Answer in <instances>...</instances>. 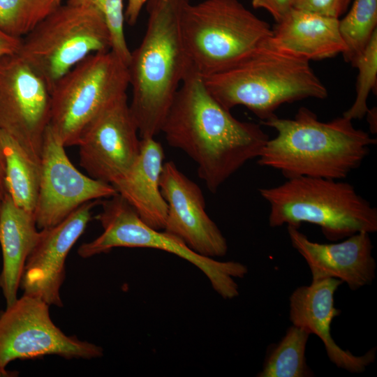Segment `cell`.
Returning <instances> with one entry per match:
<instances>
[{
  "instance_id": "cell-2",
  "label": "cell",
  "mask_w": 377,
  "mask_h": 377,
  "mask_svg": "<svg viewBox=\"0 0 377 377\" xmlns=\"http://www.w3.org/2000/svg\"><path fill=\"white\" fill-rule=\"evenodd\" d=\"M188 0H148L144 37L127 65L129 108L140 138L161 133L181 84L193 68L182 29Z\"/></svg>"
},
{
  "instance_id": "cell-22",
  "label": "cell",
  "mask_w": 377,
  "mask_h": 377,
  "mask_svg": "<svg viewBox=\"0 0 377 377\" xmlns=\"http://www.w3.org/2000/svg\"><path fill=\"white\" fill-rule=\"evenodd\" d=\"M310 334L292 325L269 354L259 377H309L313 375L308 367L305 351Z\"/></svg>"
},
{
  "instance_id": "cell-30",
  "label": "cell",
  "mask_w": 377,
  "mask_h": 377,
  "mask_svg": "<svg viewBox=\"0 0 377 377\" xmlns=\"http://www.w3.org/2000/svg\"><path fill=\"white\" fill-rule=\"evenodd\" d=\"M147 1L148 0H128L124 17L125 21L130 26H134L136 24L140 11Z\"/></svg>"
},
{
  "instance_id": "cell-24",
  "label": "cell",
  "mask_w": 377,
  "mask_h": 377,
  "mask_svg": "<svg viewBox=\"0 0 377 377\" xmlns=\"http://www.w3.org/2000/svg\"><path fill=\"white\" fill-rule=\"evenodd\" d=\"M60 4V0H0V27L22 38Z\"/></svg>"
},
{
  "instance_id": "cell-25",
  "label": "cell",
  "mask_w": 377,
  "mask_h": 377,
  "mask_svg": "<svg viewBox=\"0 0 377 377\" xmlns=\"http://www.w3.org/2000/svg\"><path fill=\"white\" fill-rule=\"evenodd\" d=\"M358 69L356 96L351 107L343 116L350 120L362 119L369 110L367 99L377 82V31L362 53L351 64Z\"/></svg>"
},
{
  "instance_id": "cell-10",
  "label": "cell",
  "mask_w": 377,
  "mask_h": 377,
  "mask_svg": "<svg viewBox=\"0 0 377 377\" xmlns=\"http://www.w3.org/2000/svg\"><path fill=\"white\" fill-rule=\"evenodd\" d=\"M45 355L90 360L103 349L66 334L52 320L49 304L23 294L0 315V376H10L6 367L15 360Z\"/></svg>"
},
{
  "instance_id": "cell-6",
  "label": "cell",
  "mask_w": 377,
  "mask_h": 377,
  "mask_svg": "<svg viewBox=\"0 0 377 377\" xmlns=\"http://www.w3.org/2000/svg\"><path fill=\"white\" fill-rule=\"evenodd\" d=\"M182 29L193 66L202 77L243 61L272 35L269 24L238 0L188 2Z\"/></svg>"
},
{
  "instance_id": "cell-13",
  "label": "cell",
  "mask_w": 377,
  "mask_h": 377,
  "mask_svg": "<svg viewBox=\"0 0 377 377\" xmlns=\"http://www.w3.org/2000/svg\"><path fill=\"white\" fill-rule=\"evenodd\" d=\"M140 145L125 94L102 110L82 132L77 144L80 165L89 177L112 184L132 168Z\"/></svg>"
},
{
  "instance_id": "cell-21",
  "label": "cell",
  "mask_w": 377,
  "mask_h": 377,
  "mask_svg": "<svg viewBox=\"0 0 377 377\" xmlns=\"http://www.w3.org/2000/svg\"><path fill=\"white\" fill-rule=\"evenodd\" d=\"M3 133L7 193L20 208L34 213L38 195L41 164L13 138Z\"/></svg>"
},
{
  "instance_id": "cell-11",
  "label": "cell",
  "mask_w": 377,
  "mask_h": 377,
  "mask_svg": "<svg viewBox=\"0 0 377 377\" xmlns=\"http://www.w3.org/2000/svg\"><path fill=\"white\" fill-rule=\"evenodd\" d=\"M50 116L44 79L17 53L0 59V129L38 162Z\"/></svg>"
},
{
  "instance_id": "cell-17",
  "label": "cell",
  "mask_w": 377,
  "mask_h": 377,
  "mask_svg": "<svg viewBox=\"0 0 377 377\" xmlns=\"http://www.w3.org/2000/svg\"><path fill=\"white\" fill-rule=\"evenodd\" d=\"M343 282L335 278L313 280L296 288L290 296L289 318L293 325L316 334L324 344L330 360L337 367L362 373L374 362L376 348L361 356L338 346L331 335V323L341 311L334 306V295Z\"/></svg>"
},
{
  "instance_id": "cell-28",
  "label": "cell",
  "mask_w": 377,
  "mask_h": 377,
  "mask_svg": "<svg viewBox=\"0 0 377 377\" xmlns=\"http://www.w3.org/2000/svg\"><path fill=\"white\" fill-rule=\"evenodd\" d=\"M252 6L255 8L267 10L276 22L293 8L292 0H252Z\"/></svg>"
},
{
  "instance_id": "cell-20",
  "label": "cell",
  "mask_w": 377,
  "mask_h": 377,
  "mask_svg": "<svg viewBox=\"0 0 377 377\" xmlns=\"http://www.w3.org/2000/svg\"><path fill=\"white\" fill-rule=\"evenodd\" d=\"M37 228L34 213L17 206L6 193L0 205V288L6 306L17 299L27 259L39 237Z\"/></svg>"
},
{
  "instance_id": "cell-32",
  "label": "cell",
  "mask_w": 377,
  "mask_h": 377,
  "mask_svg": "<svg viewBox=\"0 0 377 377\" xmlns=\"http://www.w3.org/2000/svg\"><path fill=\"white\" fill-rule=\"evenodd\" d=\"M366 115H367L368 123L369 124L371 131L372 133H376V109H369Z\"/></svg>"
},
{
  "instance_id": "cell-14",
  "label": "cell",
  "mask_w": 377,
  "mask_h": 377,
  "mask_svg": "<svg viewBox=\"0 0 377 377\" xmlns=\"http://www.w3.org/2000/svg\"><path fill=\"white\" fill-rule=\"evenodd\" d=\"M160 188L168 205L164 231L199 255L212 258L225 256L226 239L207 214L200 188L172 161L163 163Z\"/></svg>"
},
{
  "instance_id": "cell-15",
  "label": "cell",
  "mask_w": 377,
  "mask_h": 377,
  "mask_svg": "<svg viewBox=\"0 0 377 377\" xmlns=\"http://www.w3.org/2000/svg\"><path fill=\"white\" fill-rule=\"evenodd\" d=\"M97 200L87 202L61 223L41 229L29 255L20 281L23 294L47 304L63 306L60 290L66 276V260L84 232Z\"/></svg>"
},
{
  "instance_id": "cell-8",
  "label": "cell",
  "mask_w": 377,
  "mask_h": 377,
  "mask_svg": "<svg viewBox=\"0 0 377 377\" xmlns=\"http://www.w3.org/2000/svg\"><path fill=\"white\" fill-rule=\"evenodd\" d=\"M104 200L101 202L102 210L96 216L103 232L80 246L77 253L81 258H90L116 247L158 249L176 255L197 267L223 298L232 299L239 295L236 279L246 275V265L235 261H219L196 253L177 237L146 224L119 193Z\"/></svg>"
},
{
  "instance_id": "cell-23",
  "label": "cell",
  "mask_w": 377,
  "mask_h": 377,
  "mask_svg": "<svg viewBox=\"0 0 377 377\" xmlns=\"http://www.w3.org/2000/svg\"><path fill=\"white\" fill-rule=\"evenodd\" d=\"M339 27L346 45L343 59L352 64L377 31V0H354L347 14L339 20Z\"/></svg>"
},
{
  "instance_id": "cell-27",
  "label": "cell",
  "mask_w": 377,
  "mask_h": 377,
  "mask_svg": "<svg viewBox=\"0 0 377 377\" xmlns=\"http://www.w3.org/2000/svg\"><path fill=\"white\" fill-rule=\"evenodd\" d=\"M352 0H292V7L337 18L345 13Z\"/></svg>"
},
{
  "instance_id": "cell-4",
  "label": "cell",
  "mask_w": 377,
  "mask_h": 377,
  "mask_svg": "<svg viewBox=\"0 0 377 377\" xmlns=\"http://www.w3.org/2000/svg\"><path fill=\"white\" fill-rule=\"evenodd\" d=\"M203 78L209 91L225 108L244 106L261 121L276 116L283 104L328 96L309 61L267 43L239 64Z\"/></svg>"
},
{
  "instance_id": "cell-1",
  "label": "cell",
  "mask_w": 377,
  "mask_h": 377,
  "mask_svg": "<svg viewBox=\"0 0 377 377\" xmlns=\"http://www.w3.org/2000/svg\"><path fill=\"white\" fill-rule=\"evenodd\" d=\"M161 132L170 146L196 163L199 177L212 193L258 158L269 140L258 124L236 119L220 104L194 68L178 89Z\"/></svg>"
},
{
  "instance_id": "cell-5",
  "label": "cell",
  "mask_w": 377,
  "mask_h": 377,
  "mask_svg": "<svg viewBox=\"0 0 377 377\" xmlns=\"http://www.w3.org/2000/svg\"><path fill=\"white\" fill-rule=\"evenodd\" d=\"M259 193L269 205L268 222L272 228L286 224L299 228L309 223L318 226L330 241L377 231L376 208L348 182L298 177L261 188Z\"/></svg>"
},
{
  "instance_id": "cell-19",
  "label": "cell",
  "mask_w": 377,
  "mask_h": 377,
  "mask_svg": "<svg viewBox=\"0 0 377 377\" xmlns=\"http://www.w3.org/2000/svg\"><path fill=\"white\" fill-rule=\"evenodd\" d=\"M163 159L160 142L154 138H140L135 162L126 175L112 184L146 224L159 230L164 229L168 212L160 188Z\"/></svg>"
},
{
  "instance_id": "cell-31",
  "label": "cell",
  "mask_w": 377,
  "mask_h": 377,
  "mask_svg": "<svg viewBox=\"0 0 377 377\" xmlns=\"http://www.w3.org/2000/svg\"><path fill=\"white\" fill-rule=\"evenodd\" d=\"M6 160L3 149V133L0 129V205L6 194L5 184Z\"/></svg>"
},
{
  "instance_id": "cell-33",
  "label": "cell",
  "mask_w": 377,
  "mask_h": 377,
  "mask_svg": "<svg viewBox=\"0 0 377 377\" xmlns=\"http://www.w3.org/2000/svg\"><path fill=\"white\" fill-rule=\"evenodd\" d=\"M61 1V0H60Z\"/></svg>"
},
{
  "instance_id": "cell-29",
  "label": "cell",
  "mask_w": 377,
  "mask_h": 377,
  "mask_svg": "<svg viewBox=\"0 0 377 377\" xmlns=\"http://www.w3.org/2000/svg\"><path fill=\"white\" fill-rule=\"evenodd\" d=\"M22 38L12 36L0 27V59L18 52Z\"/></svg>"
},
{
  "instance_id": "cell-7",
  "label": "cell",
  "mask_w": 377,
  "mask_h": 377,
  "mask_svg": "<svg viewBox=\"0 0 377 377\" xmlns=\"http://www.w3.org/2000/svg\"><path fill=\"white\" fill-rule=\"evenodd\" d=\"M111 50L105 21L94 7L60 4L22 38L17 54L46 82H56L89 55Z\"/></svg>"
},
{
  "instance_id": "cell-18",
  "label": "cell",
  "mask_w": 377,
  "mask_h": 377,
  "mask_svg": "<svg viewBox=\"0 0 377 377\" xmlns=\"http://www.w3.org/2000/svg\"><path fill=\"white\" fill-rule=\"evenodd\" d=\"M337 18L292 8L272 29L267 43L310 61L346 51Z\"/></svg>"
},
{
  "instance_id": "cell-26",
  "label": "cell",
  "mask_w": 377,
  "mask_h": 377,
  "mask_svg": "<svg viewBox=\"0 0 377 377\" xmlns=\"http://www.w3.org/2000/svg\"><path fill=\"white\" fill-rule=\"evenodd\" d=\"M66 2L94 7L103 15L111 36V50L128 65L131 50L124 34L123 0H67Z\"/></svg>"
},
{
  "instance_id": "cell-3",
  "label": "cell",
  "mask_w": 377,
  "mask_h": 377,
  "mask_svg": "<svg viewBox=\"0 0 377 377\" xmlns=\"http://www.w3.org/2000/svg\"><path fill=\"white\" fill-rule=\"evenodd\" d=\"M261 123L275 129L276 135L267 141L258 164L280 171L286 179H344L362 164L377 142L343 116L323 122L304 107L293 119L276 115Z\"/></svg>"
},
{
  "instance_id": "cell-9",
  "label": "cell",
  "mask_w": 377,
  "mask_h": 377,
  "mask_svg": "<svg viewBox=\"0 0 377 377\" xmlns=\"http://www.w3.org/2000/svg\"><path fill=\"white\" fill-rule=\"evenodd\" d=\"M128 87L127 65L117 54H91L54 84L50 126L66 147L77 145L89 124Z\"/></svg>"
},
{
  "instance_id": "cell-16",
  "label": "cell",
  "mask_w": 377,
  "mask_h": 377,
  "mask_svg": "<svg viewBox=\"0 0 377 377\" xmlns=\"http://www.w3.org/2000/svg\"><path fill=\"white\" fill-rule=\"evenodd\" d=\"M293 247L308 265L312 281L335 278L353 290L370 285L376 276L373 245L367 232H359L339 243L311 241L295 227L288 226Z\"/></svg>"
},
{
  "instance_id": "cell-12",
  "label": "cell",
  "mask_w": 377,
  "mask_h": 377,
  "mask_svg": "<svg viewBox=\"0 0 377 377\" xmlns=\"http://www.w3.org/2000/svg\"><path fill=\"white\" fill-rule=\"evenodd\" d=\"M65 147L49 124L43 137L41 177L34 212L40 230L61 223L87 202L117 193L112 184L80 172L68 158Z\"/></svg>"
}]
</instances>
